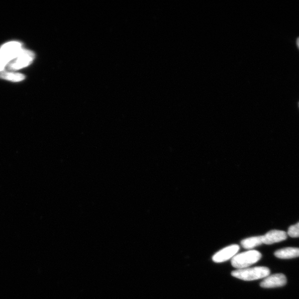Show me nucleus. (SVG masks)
<instances>
[{"mask_svg": "<svg viewBox=\"0 0 299 299\" xmlns=\"http://www.w3.org/2000/svg\"><path fill=\"white\" fill-rule=\"evenodd\" d=\"M270 273L269 268L265 266H257L252 268L237 269L232 271V275L244 281H253L265 278Z\"/></svg>", "mask_w": 299, "mask_h": 299, "instance_id": "f257e3e1", "label": "nucleus"}, {"mask_svg": "<svg viewBox=\"0 0 299 299\" xmlns=\"http://www.w3.org/2000/svg\"><path fill=\"white\" fill-rule=\"evenodd\" d=\"M262 258V254L255 250L249 251L236 254L231 260V263L234 268L237 269L248 268L255 263H256Z\"/></svg>", "mask_w": 299, "mask_h": 299, "instance_id": "f03ea898", "label": "nucleus"}, {"mask_svg": "<svg viewBox=\"0 0 299 299\" xmlns=\"http://www.w3.org/2000/svg\"><path fill=\"white\" fill-rule=\"evenodd\" d=\"M35 58V54L31 51L23 50L18 56L11 61L7 68L10 70H19L29 66Z\"/></svg>", "mask_w": 299, "mask_h": 299, "instance_id": "7ed1b4c3", "label": "nucleus"}, {"mask_svg": "<svg viewBox=\"0 0 299 299\" xmlns=\"http://www.w3.org/2000/svg\"><path fill=\"white\" fill-rule=\"evenodd\" d=\"M23 50L21 43L16 41L10 42L0 47V56L6 60L9 64L17 57Z\"/></svg>", "mask_w": 299, "mask_h": 299, "instance_id": "20e7f679", "label": "nucleus"}, {"mask_svg": "<svg viewBox=\"0 0 299 299\" xmlns=\"http://www.w3.org/2000/svg\"><path fill=\"white\" fill-rule=\"evenodd\" d=\"M239 246L237 244H233V245L226 247L220 251L216 253L213 259L216 263H222L226 262V261L232 259L237 254L239 251Z\"/></svg>", "mask_w": 299, "mask_h": 299, "instance_id": "39448f33", "label": "nucleus"}, {"mask_svg": "<svg viewBox=\"0 0 299 299\" xmlns=\"http://www.w3.org/2000/svg\"><path fill=\"white\" fill-rule=\"evenodd\" d=\"M286 278L284 274H276L269 275L260 283L264 288L281 287L286 284Z\"/></svg>", "mask_w": 299, "mask_h": 299, "instance_id": "423d86ee", "label": "nucleus"}, {"mask_svg": "<svg viewBox=\"0 0 299 299\" xmlns=\"http://www.w3.org/2000/svg\"><path fill=\"white\" fill-rule=\"evenodd\" d=\"M262 237L263 243L272 244L285 241L287 237V234L282 231L272 230Z\"/></svg>", "mask_w": 299, "mask_h": 299, "instance_id": "0eeeda50", "label": "nucleus"}, {"mask_svg": "<svg viewBox=\"0 0 299 299\" xmlns=\"http://www.w3.org/2000/svg\"><path fill=\"white\" fill-rule=\"evenodd\" d=\"M274 255L280 259H292L299 257L298 248H285L278 250Z\"/></svg>", "mask_w": 299, "mask_h": 299, "instance_id": "6e6552de", "label": "nucleus"}, {"mask_svg": "<svg viewBox=\"0 0 299 299\" xmlns=\"http://www.w3.org/2000/svg\"><path fill=\"white\" fill-rule=\"evenodd\" d=\"M263 244L262 237H253L243 239L241 241L242 246L245 249H250L260 246Z\"/></svg>", "mask_w": 299, "mask_h": 299, "instance_id": "1a4fd4ad", "label": "nucleus"}, {"mask_svg": "<svg viewBox=\"0 0 299 299\" xmlns=\"http://www.w3.org/2000/svg\"><path fill=\"white\" fill-rule=\"evenodd\" d=\"M0 78L19 82L25 79V75L20 73L4 71L0 72Z\"/></svg>", "mask_w": 299, "mask_h": 299, "instance_id": "9d476101", "label": "nucleus"}, {"mask_svg": "<svg viewBox=\"0 0 299 299\" xmlns=\"http://www.w3.org/2000/svg\"><path fill=\"white\" fill-rule=\"evenodd\" d=\"M287 235L292 238L299 237V222L296 225L291 226L289 228Z\"/></svg>", "mask_w": 299, "mask_h": 299, "instance_id": "9b49d317", "label": "nucleus"}, {"mask_svg": "<svg viewBox=\"0 0 299 299\" xmlns=\"http://www.w3.org/2000/svg\"><path fill=\"white\" fill-rule=\"evenodd\" d=\"M8 63L6 60L0 56V72L4 71L5 68L8 66Z\"/></svg>", "mask_w": 299, "mask_h": 299, "instance_id": "f8f14e48", "label": "nucleus"}, {"mask_svg": "<svg viewBox=\"0 0 299 299\" xmlns=\"http://www.w3.org/2000/svg\"><path fill=\"white\" fill-rule=\"evenodd\" d=\"M297 47L299 48V38H298V39L297 40Z\"/></svg>", "mask_w": 299, "mask_h": 299, "instance_id": "ddd939ff", "label": "nucleus"}]
</instances>
